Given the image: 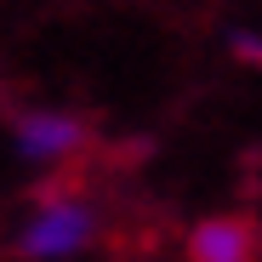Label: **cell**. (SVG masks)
<instances>
[{"label":"cell","instance_id":"cell-4","mask_svg":"<svg viewBox=\"0 0 262 262\" xmlns=\"http://www.w3.org/2000/svg\"><path fill=\"white\" fill-rule=\"evenodd\" d=\"M234 52H245V57H262V40H251V34H239V40H234Z\"/></svg>","mask_w":262,"mask_h":262},{"label":"cell","instance_id":"cell-1","mask_svg":"<svg viewBox=\"0 0 262 262\" xmlns=\"http://www.w3.org/2000/svg\"><path fill=\"white\" fill-rule=\"evenodd\" d=\"M85 228H92V216H85L80 205H52V211H40L34 216V228H29V251L34 256H63L85 239Z\"/></svg>","mask_w":262,"mask_h":262},{"label":"cell","instance_id":"cell-3","mask_svg":"<svg viewBox=\"0 0 262 262\" xmlns=\"http://www.w3.org/2000/svg\"><path fill=\"white\" fill-rule=\"evenodd\" d=\"M17 137H23V154H69L80 143V125L63 114H34V120H23Z\"/></svg>","mask_w":262,"mask_h":262},{"label":"cell","instance_id":"cell-2","mask_svg":"<svg viewBox=\"0 0 262 262\" xmlns=\"http://www.w3.org/2000/svg\"><path fill=\"white\" fill-rule=\"evenodd\" d=\"M194 262H251V228L245 223H205L194 234Z\"/></svg>","mask_w":262,"mask_h":262}]
</instances>
